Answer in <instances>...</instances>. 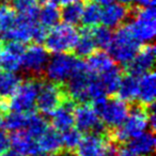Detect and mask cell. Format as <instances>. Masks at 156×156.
Listing matches in <instances>:
<instances>
[{
    "instance_id": "6da1fadb",
    "label": "cell",
    "mask_w": 156,
    "mask_h": 156,
    "mask_svg": "<svg viewBox=\"0 0 156 156\" xmlns=\"http://www.w3.org/2000/svg\"><path fill=\"white\" fill-rule=\"evenodd\" d=\"M140 47V41L133 34L129 27L124 26L112 34V39L107 49L113 61L127 65Z\"/></svg>"
},
{
    "instance_id": "7a4b0ae2",
    "label": "cell",
    "mask_w": 156,
    "mask_h": 156,
    "mask_svg": "<svg viewBox=\"0 0 156 156\" xmlns=\"http://www.w3.org/2000/svg\"><path fill=\"white\" fill-rule=\"evenodd\" d=\"M78 37L79 33L72 25H56L44 40L46 49L54 54H66L74 49Z\"/></svg>"
},
{
    "instance_id": "3957f363",
    "label": "cell",
    "mask_w": 156,
    "mask_h": 156,
    "mask_svg": "<svg viewBox=\"0 0 156 156\" xmlns=\"http://www.w3.org/2000/svg\"><path fill=\"white\" fill-rule=\"evenodd\" d=\"M147 126V109L143 106H137L128 112L125 121L115 128L111 137L118 142H125L144 133Z\"/></svg>"
},
{
    "instance_id": "277c9868",
    "label": "cell",
    "mask_w": 156,
    "mask_h": 156,
    "mask_svg": "<svg viewBox=\"0 0 156 156\" xmlns=\"http://www.w3.org/2000/svg\"><path fill=\"white\" fill-rule=\"evenodd\" d=\"M93 109L102 122L110 128H117L123 124L128 115V107L124 101L106 98L93 102Z\"/></svg>"
},
{
    "instance_id": "5b68a950",
    "label": "cell",
    "mask_w": 156,
    "mask_h": 156,
    "mask_svg": "<svg viewBox=\"0 0 156 156\" xmlns=\"http://www.w3.org/2000/svg\"><path fill=\"white\" fill-rule=\"evenodd\" d=\"M80 62V60L71 55L56 54L54 58L48 60L45 67L46 76L52 83L62 85L71 78Z\"/></svg>"
},
{
    "instance_id": "8992f818",
    "label": "cell",
    "mask_w": 156,
    "mask_h": 156,
    "mask_svg": "<svg viewBox=\"0 0 156 156\" xmlns=\"http://www.w3.org/2000/svg\"><path fill=\"white\" fill-rule=\"evenodd\" d=\"M67 98L66 92L60 83L52 81L42 83H40L35 106L44 115H51Z\"/></svg>"
},
{
    "instance_id": "52a82bcc",
    "label": "cell",
    "mask_w": 156,
    "mask_h": 156,
    "mask_svg": "<svg viewBox=\"0 0 156 156\" xmlns=\"http://www.w3.org/2000/svg\"><path fill=\"white\" fill-rule=\"evenodd\" d=\"M155 17L154 7L140 8L136 11L128 27L140 42H151L154 40L156 33Z\"/></svg>"
},
{
    "instance_id": "ba28073f",
    "label": "cell",
    "mask_w": 156,
    "mask_h": 156,
    "mask_svg": "<svg viewBox=\"0 0 156 156\" xmlns=\"http://www.w3.org/2000/svg\"><path fill=\"white\" fill-rule=\"evenodd\" d=\"M39 87L40 83L32 79L20 83L14 95L9 100L8 107L12 111L25 113L32 112V109L35 107Z\"/></svg>"
},
{
    "instance_id": "9c48e42d",
    "label": "cell",
    "mask_w": 156,
    "mask_h": 156,
    "mask_svg": "<svg viewBox=\"0 0 156 156\" xmlns=\"http://www.w3.org/2000/svg\"><path fill=\"white\" fill-rule=\"evenodd\" d=\"M77 156H118L119 150L100 134H91L81 138L77 145Z\"/></svg>"
},
{
    "instance_id": "30bf717a",
    "label": "cell",
    "mask_w": 156,
    "mask_h": 156,
    "mask_svg": "<svg viewBox=\"0 0 156 156\" xmlns=\"http://www.w3.org/2000/svg\"><path fill=\"white\" fill-rule=\"evenodd\" d=\"M37 14H20L16 16L12 26L3 33V37L8 41H16L27 43L32 41L33 30L37 24Z\"/></svg>"
},
{
    "instance_id": "8fae6325",
    "label": "cell",
    "mask_w": 156,
    "mask_h": 156,
    "mask_svg": "<svg viewBox=\"0 0 156 156\" xmlns=\"http://www.w3.org/2000/svg\"><path fill=\"white\" fill-rule=\"evenodd\" d=\"M74 124L80 133L100 134L104 132V123L93 109L87 104L80 105L74 110Z\"/></svg>"
},
{
    "instance_id": "7c38bea8",
    "label": "cell",
    "mask_w": 156,
    "mask_h": 156,
    "mask_svg": "<svg viewBox=\"0 0 156 156\" xmlns=\"http://www.w3.org/2000/svg\"><path fill=\"white\" fill-rule=\"evenodd\" d=\"M48 62V51L39 44H34L25 49L22 59V66L28 74L40 75L45 71Z\"/></svg>"
},
{
    "instance_id": "4fadbf2b",
    "label": "cell",
    "mask_w": 156,
    "mask_h": 156,
    "mask_svg": "<svg viewBox=\"0 0 156 156\" xmlns=\"http://www.w3.org/2000/svg\"><path fill=\"white\" fill-rule=\"evenodd\" d=\"M24 43L9 41L0 46V67L3 71L16 72L22 66L23 55L25 52Z\"/></svg>"
},
{
    "instance_id": "5bb4252c",
    "label": "cell",
    "mask_w": 156,
    "mask_h": 156,
    "mask_svg": "<svg viewBox=\"0 0 156 156\" xmlns=\"http://www.w3.org/2000/svg\"><path fill=\"white\" fill-rule=\"evenodd\" d=\"M155 62V47L153 44H147L140 47L133 60L127 64L129 74L141 76L142 74L152 71Z\"/></svg>"
},
{
    "instance_id": "9a60e30c",
    "label": "cell",
    "mask_w": 156,
    "mask_h": 156,
    "mask_svg": "<svg viewBox=\"0 0 156 156\" xmlns=\"http://www.w3.org/2000/svg\"><path fill=\"white\" fill-rule=\"evenodd\" d=\"M10 143L14 151L17 152L20 156H37L41 154L37 139L24 129L14 132L10 138Z\"/></svg>"
},
{
    "instance_id": "2e32d148",
    "label": "cell",
    "mask_w": 156,
    "mask_h": 156,
    "mask_svg": "<svg viewBox=\"0 0 156 156\" xmlns=\"http://www.w3.org/2000/svg\"><path fill=\"white\" fill-rule=\"evenodd\" d=\"M22 83V79L15 72L0 71V110L8 107V102L14 95L16 90Z\"/></svg>"
},
{
    "instance_id": "e0dca14e",
    "label": "cell",
    "mask_w": 156,
    "mask_h": 156,
    "mask_svg": "<svg viewBox=\"0 0 156 156\" xmlns=\"http://www.w3.org/2000/svg\"><path fill=\"white\" fill-rule=\"evenodd\" d=\"M74 102L69 98H65L64 102L51 113L52 125L58 132H64L74 125Z\"/></svg>"
},
{
    "instance_id": "ac0fdd59",
    "label": "cell",
    "mask_w": 156,
    "mask_h": 156,
    "mask_svg": "<svg viewBox=\"0 0 156 156\" xmlns=\"http://www.w3.org/2000/svg\"><path fill=\"white\" fill-rule=\"evenodd\" d=\"M129 14L127 7L121 2H111L102 10L101 23L107 28H115L120 26Z\"/></svg>"
},
{
    "instance_id": "d6986e66",
    "label": "cell",
    "mask_w": 156,
    "mask_h": 156,
    "mask_svg": "<svg viewBox=\"0 0 156 156\" xmlns=\"http://www.w3.org/2000/svg\"><path fill=\"white\" fill-rule=\"evenodd\" d=\"M155 86V74L153 71L141 75V78L139 79V91L138 98H137L141 106L147 108L154 103L156 93Z\"/></svg>"
},
{
    "instance_id": "ffe728a7",
    "label": "cell",
    "mask_w": 156,
    "mask_h": 156,
    "mask_svg": "<svg viewBox=\"0 0 156 156\" xmlns=\"http://www.w3.org/2000/svg\"><path fill=\"white\" fill-rule=\"evenodd\" d=\"M37 143L40 153L56 154L63 147L61 135L55 128L48 127L42 135L37 138Z\"/></svg>"
},
{
    "instance_id": "44dd1931",
    "label": "cell",
    "mask_w": 156,
    "mask_h": 156,
    "mask_svg": "<svg viewBox=\"0 0 156 156\" xmlns=\"http://www.w3.org/2000/svg\"><path fill=\"white\" fill-rule=\"evenodd\" d=\"M155 137L153 132H144L130 139L128 149L138 156H150L155 150Z\"/></svg>"
},
{
    "instance_id": "7402d4cb",
    "label": "cell",
    "mask_w": 156,
    "mask_h": 156,
    "mask_svg": "<svg viewBox=\"0 0 156 156\" xmlns=\"http://www.w3.org/2000/svg\"><path fill=\"white\" fill-rule=\"evenodd\" d=\"M112 66H115L112 58L105 51H94L88 57V61L86 63L88 72L95 76L105 73Z\"/></svg>"
},
{
    "instance_id": "603a6c76",
    "label": "cell",
    "mask_w": 156,
    "mask_h": 156,
    "mask_svg": "<svg viewBox=\"0 0 156 156\" xmlns=\"http://www.w3.org/2000/svg\"><path fill=\"white\" fill-rule=\"evenodd\" d=\"M139 91V78L135 75H129L122 77L121 83L117 90L120 100L125 103H132L137 100Z\"/></svg>"
},
{
    "instance_id": "cb8c5ba5",
    "label": "cell",
    "mask_w": 156,
    "mask_h": 156,
    "mask_svg": "<svg viewBox=\"0 0 156 156\" xmlns=\"http://www.w3.org/2000/svg\"><path fill=\"white\" fill-rule=\"evenodd\" d=\"M98 47L94 42V39L92 37L91 27H86L83 30L81 34H79L78 40L74 47L76 56L79 58H88L90 55H92L95 51V48Z\"/></svg>"
},
{
    "instance_id": "d4e9b609",
    "label": "cell",
    "mask_w": 156,
    "mask_h": 156,
    "mask_svg": "<svg viewBox=\"0 0 156 156\" xmlns=\"http://www.w3.org/2000/svg\"><path fill=\"white\" fill-rule=\"evenodd\" d=\"M37 22L45 28H51L60 20V11L54 1H47L43 8L37 10Z\"/></svg>"
},
{
    "instance_id": "484cf974",
    "label": "cell",
    "mask_w": 156,
    "mask_h": 156,
    "mask_svg": "<svg viewBox=\"0 0 156 156\" xmlns=\"http://www.w3.org/2000/svg\"><path fill=\"white\" fill-rule=\"evenodd\" d=\"M98 77L100 78L103 87L105 88V91H106L107 95L108 94L117 93V90L119 88V85L122 79L121 69L115 66H112L110 69H108L105 73L98 75Z\"/></svg>"
},
{
    "instance_id": "4316f807",
    "label": "cell",
    "mask_w": 156,
    "mask_h": 156,
    "mask_svg": "<svg viewBox=\"0 0 156 156\" xmlns=\"http://www.w3.org/2000/svg\"><path fill=\"white\" fill-rule=\"evenodd\" d=\"M29 113L11 111V112L8 113L1 120L3 128L8 130H11V132H17V130L25 129L27 126V122H28Z\"/></svg>"
},
{
    "instance_id": "83f0119b",
    "label": "cell",
    "mask_w": 156,
    "mask_h": 156,
    "mask_svg": "<svg viewBox=\"0 0 156 156\" xmlns=\"http://www.w3.org/2000/svg\"><path fill=\"white\" fill-rule=\"evenodd\" d=\"M101 15H102V9L98 2L89 1L88 3L83 5V15H81V22L86 27H95L101 23Z\"/></svg>"
},
{
    "instance_id": "f1b7e54d",
    "label": "cell",
    "mask_w": 156,
    "mask_h": 156,
    "mask_svg": "<svg viewBox=\"0 0 156 156\" xmlns=\"http://www.w3.org/2000/svg\"><path fill=\"white\" fill-rule=\"evenodd\" d=\"M83 9V5L79 2V1L69 3V5H64L62 11L60 12V17H62L65 24L74 26V25L78 24L81 20Z\"/></svg>"
},
{
    "instance_id": "f546056e",
    "label": "cell",
    "mask_w": 156,
    "mask_h": 156,
    "mask_svg": "<svg viewBox=\"0 0 156 156\" xmlns=\"http://www.w3.org/2000/svg\"><path fill=\"white\" fill-rule=\"evenodd\" d=\"M48 128L47 122L44 119L43 117L39 115H35V113L30 112L29 113L28 122H27V126L25 128L27 133L31 135L32 137H34L35 139L42 135L46 129Z\"/></svg>"
},
{
    "instance_id": "4dcf8cb0",
    "label": "cell",
    "mask_w": 156,
    "mask_h": 156,
    "mask_svg": "<svg viewBox=\"0 0 156 156\" xmlns=\"http://www.w3.org/2000/svg\"><path fill=\"white\" fill-rule=\"evenodd\" d=\"M15 10L7 3L0 2V33L3 34L15 20Z\"/></svg>"
},
{
    "instance_id": "1f68e13d",
    "label": "cell",
    "mask_w": 156,
    "mask_h": 156,
    "mask_svg": "<svg viewBox=\"0 0 156 156\" xmlns=\"http://www.w3.org/2000/svg\"><path fill=\"white\" fill-rule=\"evenodd\" d=\"M92 37L94 39L96 46L102 48H108L112 39V33L107 27H91Z\"/></svg>"
},
{
    "instance_id": "d6a6232c",
    "label": "cell",
    "mask_w": 156,
    "mask_h": 156,
    "mask_svg": "<svg viewBox=\"0 0 156 156\" xmlns=\"http://www.w3.org/2000/svg\"><path fill=\"white\" fill-rule=\"evenodd\" d=\"M61 140L63 147L67 150H75L81 140V133L76 128L71 127L62 132Z\"/></svg>"
},
{
    "instance_id": "836d02e7",
    "label": "cell",
    "mask_w": 156,
    "mask_h": 156,
    "mask_svg": "<svg viewBox=\"0 0 156 156\" xmlns=\"http://www.w3.org/2000/svg\"><path fill=\"white\" fill-rule=\"evenodd\" d=\"M13 9L20 14H37V0H12Z\"/></svg>"
},
{
    "instance_id": "e575fe53",
    "label": "cell",
    "mask_w": 156,
    "mask_h": 156,
    "mask_svg": "<svg viewBox=\"0 0 156 156\" xmlns=\"http://www.w3.org/2000/svg\"><path fill=\"white\" fill-rule=\"evenodd\" d=\"M11 145L10 143V137L8 136L7 132L2 128H0V154L3 153L5 151L9 150V147Z\"/></svg>"
},
{
    "instance_id": "d590c367",
    "label": "cell",
    "mask_w": 156,
    "mask_h": 156,
    "mask_svg": "<svg viewBox=\"0 0 156 156\" xmlns=\"http://www.w3.org/2000/svg\"><path fill=\"white\" fill-rule=\"evenodd\" d=\"M141 8L147 7H154V1L155 0H135Z\"/></svg>"
},
{
    "instance_id": "8d00e7d4",
    "label": "cell",
    "mask_w": 156,
    "mask_h": 156,
    "mask_svg": "<svg viewBox=\"0 0 156 156\" xmlns=\"http://www.w3.org/2000/svg\"><path fill=\"white\" fill-rule=\"evenodd\" d=\"M118 156H138V155H136L134 152H132L128 147H126V149L120 150L118 152Z\"/></svg>"
},
{
    "instance_id": "74e56055",
    "label": "cell",
    "mask_w": 156,
    "mask_h": 156,
    "mask_svg": "<svg viewBox=\"0 0 156 156\" xmlns=\"http://www.w3.org/2000/svg\"><path fill=\"white\" fill-rule=\"evenodd\" d=\"M0 156H20V155L17 153V152L14 151V150H11V151L7 150V151H5L3 153H1V155Z\"/></svg>"
},
{
    "instance_id": "f35d334b",
    "label": "cell",
    "mask_w": 156,
    "mask_h": 156,
    "mask_svg": "<svg viewBox=\"0 0 156 156\" xmlns=\"http://www.w3.org/2000/svg\"><path fill=\"white\" fill-rule=\"evenodd\" d=\"M60 5H69V3H73V2H77L79 0H57Z\"/></svg>"
},
{
    "instance_id": "ab89813d",
    "label": "cell",
    "mask_w": 156,
    "mask_h": 156,
    "mask_svg": "<svg viewBox=\"0 0 156 156\" xmlns=\"http://www.w3.org/2000/svg\"><path fill=\"white\" fill-rule=\"evenodd\" d=\"M95 1L100 3V5H108V3L113 2V0H95Z\"/></svg>"
},
{
    "instance_id": "60d3db41",
    "label": "cell",
    "mask_w": 156,
    "mask_h": 156,
    "mask_svg": "<svg viewBox=\"0 0 156 156\" xmlns=\"http://www.w3.org/2000/svg\"><path fill=\"white\" fill-rule=\"evenodd\" d=\"M121 3H124V5H127V3H130L133 2V1H135V0H119Z\"/></svg>"
},
{
    "instance_id": "b9f144b4",
    "label": "cell",
    "mask_w": 156,
    "mask_h": 156,
    "mask_svg": "<svg viewBox=\"0 0 156 156\" xmlns=\"http://www.w3.org/2000/svg\"><path fill=\"white\" fill-rule=\"evenodd\" d=\"M37 156H55L54 154H47V153H44V154H39V155H37Z\"/></svg>"
},
{
    "instance_id": "7bdbcfd3",
    "label": "cell",
    "mask_w": 156,
    "mask_h": 156,
    "mask_svg": "<svg viewBox=\"0 0 156 156\" xmlns=\"http://www.w3.org/2000/svg\"><path fill=\"white\" fill-rule=\"evenodd\" d=\"M1 120H2V115H1V110H0V123H1Z\"/></svg>"
},
{
    "instance_id": "ee69618b",
    "label": "cell",
    "mask_w": 156,
    "mask_h": 156,
    "mask_svg": "<svg viewBox=\"0 0 156 156\" xmlns=\"http://www.w3.org/2000/svg\"><path fill=\"white\" fill-rule=\"evenodd\" d=\"M42 1H44V2H47V1H52V0H42Z\"/></svg>"
},
{
    "instance_id": "f6af8a7d",
    "label": "cell",
    "mask_w": 156,
    "mask_h": 156,
    "mask_svg": "<svg viewBox=\"0 0 156 156\" xmlns=\"http://www.w3.org/2000/svg\"><path fill=\"white\" fill-rule=\"evenodd\" d=\"M67 156H76V155H73V154H69V155H67Z\"/></svg>"
},
{
    "instance_id": "bcb514c9",
    "label": "cell",
    "mask_w": 156,
    "mask_h": 156,
    "mask_svg": "<svg viewBox=\"0 0 156 156\" xmlns=\"http://www.w3.org/2000/svg\"><path fill=\"white\" fill-rule=\"evenodd\" d=\"M0 1H3V0H0Z\"/></svg>"
}]
</instances>
